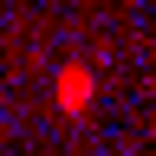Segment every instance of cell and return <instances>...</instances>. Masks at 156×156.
Instances as JSON below:
<instances>
[{"instance_id":"6da1fadb","label":"cell","mask_w":156,"mask_h":156,"mask_svg":"<svg viewBox=\"0 0 156 156\" xmlns=\"http://www.w3.org/2000/svg\"><path fill=\"white\" fill-rule=\"evenodd\" d=\"M52 98H58L65 111H85V104H91V72H85V65H65L58 85H52Z\"/></svg>"}]
</instances>
